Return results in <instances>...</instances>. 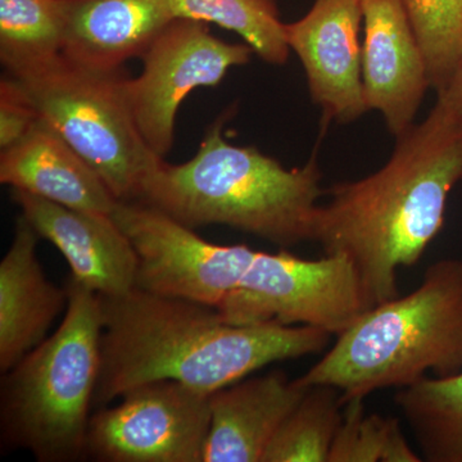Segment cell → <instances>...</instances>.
Instances as JSON below:
<instances>
[{"label": "cell", "instance_id": "6da1fadb", "mask_svg": "<svg viewBox=\"0 0 462 462\" xmlns=\"http://www.w3.org/2000/svg\"><path fill=\"white\" fill-rule=\"evenodd\" d=\"M396 139L384 166L325 190L315 214L312 242L351 261L369 309L400 296L398 272L424 256L462 185V120L442 97Z\"/></svg>", "mask_w": 462, "mask_h": 462}, {"label": "cell", "instance_id": "7a4b0ae2", "mask_svg": "<svg viewBox=\"0 0 462 462\" xmlns=\"http://www.w3.org/2000/svg\"><path fill=\"white\" fill-rule=\"evenodd\" d=\"M102 365L94 404L173 380L212 394L278 361L320 354L331 334L307 325L229 324L214 307L135 287L99 296Z\"/></svg>", "mask_w": 462, "mask_h": 462}, {"label": "cell", "instance_id": "3957f363", "mask_svg": "<svg viewBox=\"0 0 462 462\" xmlns=\"http://www.w3.org/2000/svg\"><path fill=\"white\" fill-rule=\"evenodd\" d=\"M218 117L187 162L165 161L145 181L138 202L154 207L185 226L225 225L260 236L282 248L314 239L321 189L318 158L285 169L256 147L224 138Z\"/></svg>", "mask_w": 462, "mask_h": 462}, {"label": "cell", "instance_id": "277c9868", "mask_svg": "<svg viewBox=\"0 0 462 462\" xmlns=\"http://www.w3.org/2000/svg\"><path fill=\"white\" fill-rule=\"evenodd\" d=\"M462 370V260L443 258L425 270L407 296L366 310L298 382L330 385L340 401L404 388L433 373Z\"/></svg>", "mask_w": 462, "mask_h": 462}, {"label": "cell", "instance_id": "5b68a950", "mask_svg": "<svg viewBox=\"0 0 462 462\" xmlns=\"http://www.w3.org/2000/svg\"><path fill=\"white\" fill-rule=\"evenodd\" d=\"M66 314L53 336L2 376L3 446L41 462L85 457L88 427L102 365L99 296L72 276Z\"/></svg>", "mask_w": 462, "mask_h": 462}, {"label": "cell", "instance_id": "8992f818", "mask_svg": "<svg viewBox=\"0 0 462 462\" xmlns=\"http://www.w3.org/2000/svg\"><path fill=\"white\" fill-rule=\"evenodd\" d=\"M8 75V74H5ZM50 125L103 179L118 202H138L163 158L143 139L130 107L125 69H91L58 56L8 75Z\"/></svg>", "mask_w": 462, "mask_h": 462}, {"label": "cell", "instance_id": "52a82bcc", "mask_svg": "<svg viewBox=\"0 0 462 462\" xmlns=\"http://www.w3.org/2000/svg\"><path fill=\"white\" fill-rule=\"evenodd\" d=\"M216 310L229 324L307 325L337 337L369 306L348 258L305 260L282 248L257 251L239 287Z\"/></svg>", "mask_w": 462, "mask_h": 462}, {"label": "cell", "instance_id": "ba28073f", "mask_svg": "<svg viewBox=\"0 0 462 462\" xmlns=\"http://www.w3.org/2000/svg\"><path fill=\"white\" fill-rule=\"evenodd\" d=\"M209 396L173 380L127 391L90 418L85 457L105 462H203Z\"/></svg>", "mask_w": 462, "mask_h": 462}, {"label": "cell", "instance_id": "9c48e42d", "mask_svg": "<svg viewBox=\"0 0 462 462\" xmlns=\"http://www.w3.org/2000/svg\"><path fill=\"white\" fill-rule=\"evenodd\" d=\"M252 54L245 42L218 39L199 21L175 18L162 30L141 58L142 74L127 80L134 120L154 154L171 151L176 116L191 91L217 87Z\"/></svg>", "mask_w": 462, "mask_h": 462}, {"label": "cell", "instance_id": "30bf717a", "mask_svg": "<svg viewBox=\"0 0 462 462\" xmlns=\"http://www.w3.org/2000/svg\"><path fill=\"white\" fill-rule=\"evenodd\" d=\"M361 0H315L309 14L285 23V38L306 72L325 123L348 124L367 112L363 90Z\"/></svg>", "mask_w": 462, "mask_h": 462}, {"label": "cell", "instance_id": "8fae6325", "mask_svg": "<svg viewBox=\"0 0 462 462\" xmlns=\"http://www.w3.org/2000/svg\"><path fill=\"white\" fill-rule=\"evenodd\" d=\"M363 90L367 111H378L392 135L400 136L430 89L427 63L402 0H361Z\"/></svg>", "mask_w": 462, "mask_h": 462}, {"label": "cell", "instance_id": "7c38bea8", "mask_svg": "<svg viewBox=\"0 0 462 462\" xmlns=\"http://www.w3.org/2000/svg\"><path fill=\"white\" fill-rule=\"evenodd\" d=\"M21 216L66 258L71 276L98 296L117 297L136 287L138 257L111 215L94 214L12 189Z\"/></svg>", "mask_w": 462, "mask_h": 462}, {"label": "cell", "instance_id": "4fadbf2b", "mask_svg": "<svg viewBox=\"0 0 462 462\" xmlns=\"http://www.w3.org/2000/svg\"><path fill=\"white\" fill-rule=\"evenodd\" d=\"M309 388L275 370L214 392L203 462H263L273 438Z\"/></svg>", "mask_w": 462, "mask_h": 462}, {"label": "cell", "instance_id": "5bb4252c", "mask_svg": "<svg viewBox=\"0 0 462 462\" xmlns=\"http://www.w3.org/2000/svg\"><path fill=\"white\" fill-rule=\"evenodd\" d=\"M0 182L94 214L112 215L118 203L96 170L42 120L16 144L2 149Z\"/></svg>", "mask_w": 462, "mask_h": 462}, {"label": "cell", "instance_id": "9a60e30c", "mask_svg": "<svg viewBox=\"0 0 462 462\" xmlns=\"http://www.w3.org/2000/svg\"><path fill=\"white\" fill-rule=\"evenodd\" d=\"M38 236L20 216L0 263V372L7 373L48 338L67 307V291L51 284L39 263Z\"/></svg>", "mask_w": 462, "mask_h": 462}, {"label": "cell", "instance_id": "2e32d148", "mask_svg": "<svg viewBox=\"0 0 462 462\" xmlns=\"http://www.w3.org/2000/svg\"><path fill=\"white\" fill-rule=\"evenodd\" d=\"M63 56L116 71L142 58L173 18L169 0H65Z\"/></svg>", "mask_w": 462, "mask_h": 462}, {"label": "cell", "instance_id": "e0dca14e", "mask_svg": "<svg viewBox=\"0 0 462 462\" xmlns=\"http://www.w3.org/2000/svg\"><path fill=\"white\" fill-rule=\"evenodd\" d=\"M394 402L422 461L462 462V370L445 378L425 376L398 389Z\"/></svg>", "mask_w": 462, "mask_h": 462}, {"label": "cell", "instance_id": "ac0fdd59", "mask_svg": "<svg viewBox=\"0 0 462 462\" xmlns=\"http://www.w3.org/2000/svg\"><path fill=\"white\" fill-rule=\"evenodd\" d=\"M65 0H0V60L18 75L62 54Z\"/></svg>", "mask_w": 462, "mask_h": 462}, {"label": "cell", "instance_id": "d6986e66", "mask_svg": "<svg viewBox=\"0 0 462 462\" xmlns=\"http://www.w3.org/2000/svg\"><path fill=\"white\" fill-rule=\"evenodd\" d=\"M173 18L199 21L238 33L261 60L288 62L291 48L275 0H169Z\"/></svg>", "mask_w": 462, "mask_h": 462}, {"label": "cell", "instance_id": "ffe728a7", "mask_svg": "<svg viewBox=\"0 0 462 462\" xmlns=\"http://www.w3.org/2000/svg\"><path fill=\"white\" fill-rule=\"evenodd\" d=\"M342 409L338 389L310 387L273 438L263 462H328Z\"/></svg>", "mask_w": 462, "mask_h": 462}, {"label": "cell", "instance_id": "44dd1931", "mask_svg": "<svg viewBox=\"0 0 462 462\" xmlns=\"http://www.w3.org/2000/svg\"><path fill=\"white\" fill-rule=\"evenodd\" d=\"M361 398L343 404L342 420L328 462H420L404 437L401 421L365 412Z\"/></svg>", "mask_w": 462, "mask_h": 462}, {"label": "cell", "instance_id": "7402d4cb", "mask_svg": "<svg viewBox=\"0 0 462 462\" xmlns=\"http://www.w3.org/2000/svg\"><path fill=\"white\" fill-rule=\"evenodd\" d=\"M420 42L430 88L448 87L462 58V0H402Z\"/></svg>", "mask_w": 462, "mask_h": 462}, {"label": "cell", "instance_id": "603a6c76", "mask_svg": "<svg viewBox=\"0 0 462 462\" xmlns=\"http://www.w3.org/2000/svg\"><path fill=\"white\" fill-rule=\"evenodd\" d=\"M41 120L26 94L14 79L0 81V149L11 147Z\"/></svg>", "mask_w": 462, "mask_h": 462}, {"label": "cell", "instance_id": "cb8c5ba5", "mask_svg": "<svg viewBox=\"0 0 462 462\" xmlns=\"http://www.w3.org/2000/svg\"><path fill=\"white\" fill-rule=\"evenodd\" d=\"M437 97H442L462 120V58L451 83Z\"/></svg>", "mask_w": 462, "mask_h": 462}]
</instances>
